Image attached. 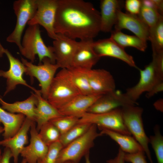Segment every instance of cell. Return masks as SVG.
I'll return each mask as SVG.
<instances>
[{
    "label": "cell",
    "instance_id": "cell-32",
    "mask_svg": "<svg viewBox=\"0 0 163 163\" xmlns=\"http://www.w3.org/2000/svg\"><path fill=\"white\" fill-rule=\"evenodd\" d=\"M150 143L155 152L157 163H163V137L161 133L159 126L154 129V135L149 138Z\"/></svg>",
    "mask_w": 163,
    "mask_h": 163
},
{
    "label": "cell",
    "instance_id": "cell-19",
    "mask_svg": "<svg viewBox=\"0 0 163 163\" xmlns=\"http://www.w3.org/2000/svg\"><path fill=\"white\" fill-rule=\"evenodd\" d=\"M34 121L26 117L20 128L15 135L0 141V145L11 151L14 163H18L19 156L25 145L28 143V133Z\"/></svg>",
    "mask_w": 163,
    "mask_h": 163
},
{
    "label": "cell",
    "instance_id": "cell-30",
    "mask_svg": "<svg viewBox=\"0 0 163 163\" xmlns=\"http://www.w3.org/2000/svg\"><path fill=\"white\" fill-rule=\"evenodd\" d=\"M39 131L40 138L48 146L59 141L61 135L58 129L50 121L43 125Z\"/></svg>",
    "mask_w": 163,
    "mask_h": 163
},
{
    "label": "cell",
    "instance_id": "cell-38",
    "mask_svg": "<svg viewBox=\"0 0 163 163\" xmlns=\"http://www.w3.org/2000/svg\"><path fill=\"white\" fill-rule=\"evenodd\" d=\"M163 91V81L160 82L155 85L148 92H146L145 96L150 98L158 92Z\"/></svg>",
    "mask_w": 163,
    "mask_h": 163
},
{
    "label": "cell",
    "instance_id": "cell-36",
    "mask_svg": "<svg viewBox=\"0 0 163 163\" xmlns=\"http://www.w3.org/2000/svg\"><path fill=\"white\" fill-rule=\"evenodd\" d=\"M145 155L143 151L133 153H125L124 160L131 163H147Z\"/></svg>",
    "mask_w": 163,
    "mask_h": 163
},
{
    "label": "cell",
    "instance_id": "cell-17",
    "mask_svg": "<svg viewBox=\"0 0 163 163\" xmlns=\"http://www.w3.org/2000/svg\"><path fill=\"white\" fill-rule=\"evenodd\" d=\"M94 41L93 39H88L81 40L78 42L71 67L87 70L92 69L101 58L94 50Z\"/></svg>",
    "mask_w": 163,
    "mask_h": 163
},
{
    "label": "cell",
    "instance_id": "cell-9",
    "mask_svg": "<svg viewBox=\"0 0 163 163\" xmlns=\"http://www.w3.org/2000/svg\"><path fill=\"white\" fill-rule=\"evenodd\" d=\"M58 4V0H37V11L27 24L41 25L50 38L56 39L57 34L55 32L54 24Z\"/></svg>",
    "mask_w": 163,
    "mask_h": 163
},
{
    "label": "cell",
    "instance_id": "cell-8",
    "mask_svg": "<svg viewBox=\"0 0 163 163\" xmlns=\"http://www.w3.org/2000/svg\"><path fill=\"white\" fill-rule=\"evenodd\" d=\"M89 123L122 134L131 136L123 122L120 108L103 113H86L79 118L78 123Z\"/></svg>",
    "mask_w": 163,
    "mask_h": 163
},
{
    "label": "cell",
    "instance_id": "cell-11",
    "mask_svg": "<svg viewBox=\"0 0 163 163\" xmlns=\"http://www.w3.org/2000/svg\"><path fill=\"white\" fill-rule=\"evenodd\" d=\"M4 54L8 58L10 66L8 71L0 70V76L6 79V89L4 95L14 89L18 85H24L35 92L37 90L29 85L23 78L26 71L24 65L14 57L8 49H5Z\"/></svg>",
    "mask_w": 163,
    "mask_h": 163
},
{
    "label": "cell",
    "instance_id": "cell-26",
    "mask_svg": "<svg viewBox=\"0 0 163 163\" xmlns=\"http://www.w3.org/2000/svg\"><path fill=\"white\" fill-rule=\"evenodd\" d=\"M67 69L73 84L81 94H94L89 84L88 75V70L73 67Z\"/></svg>",
    "mask_w": 163,
    "mask_h": 163
},
{
    "label": "cell",
    "instance_id": "cell-27",
    "mask_svg": "<svg viewBox=\"0 0 163 163\" xmlns=\"http://www.w3.org/2000/svg\"><path fill=\"white\" fill-rule=\"evenodd\" d=\"M110 37L122 47H133L137 50L144 52L147 47V42L134 35L125 34L121 31L112 30Z\"/></svg>",
    "mask_w": 163,
    "mask_h": 163
},
{
    "label": "cell",
    "instance_id": "cell-44",
    "mask_svg": "<svg viewBox=\"0 0 163 163\" xmlns=\"http://www.w3.org/2000/svg\"><path fill=\"white\" fill-rule=\"evenodd\" d=\"M85 163H91L89 156V153L86 155L85 156Z\"/></svg>",
    "mask_w": 163,
    "mask_h": 163
},
{
    "label": "cell",
    "instance_id": "cell-10",
    "mask_svg": "<svg viewBox=\"0 0 163 163\" xmlns=\"http://www.w3.org/2000/svg\"><path fill=\"white\" fill-rule=\"evenodd\" d=\"M129 99L125 93L114 90L102 95L89 108L87 112L94 114L107 113L128 105H138Z\"/></svg>",
    "mask_w": 163,
    "mask_h": 163
},
{
    "label": "cell",
    "instance_id": "cell-34",
    "mask_svg": "<svg viewBox=\"0 0 163 163\" xmlns=\"http://www.w3.org/2000/svg\"><path fill=\"white\" fill-rule=\"evenodd\" d=\"M63 148L59 141L48 146L47 152L40 163H56L59 155Z\"/></svg>",
    "mask_w": 163,
    "mask_h": 163
},
{
    "label": "cell",
    "instance_id": "cell-22",
    "mask_svg": "<svg viewBox=\"0 0 163 163\" xmlns=\"http://www.w3.org/2000/svg\"><path fill=\"white\" fill-rule=\"evenodd\" d=\"M38 103L36 94L33 93L26 100L12 103H8L0 97L2 107L11 113H21L35 122V110Z\"/></svg>",
    "mask_w": 163,
    "mask_h": 163
},
{
    "label": "cell",
    "instance_id": "cell-43",
    "mask_svg": "<svg viewBox=\"0 0 163 163\" xmlns=\"http://www.w3.org/2000/svg\"><path fill=\"white\" fill-rule=\"evenodd\" d=\"M5 49L0 42V57H2L4 54Z\"/></svg>",
    "mask_w": 163,
    "mask_h": 163
},
{
    "label": "cell",
    "instance_id": "cell-2",
    "mask_svg": "<svg viewBox=\"0 0 163 163\" xmlns=\"http://www.w3.org/2000/svg\"><path fill=\"white\" fill-rule=\"evenodd\" d=\"M21 54L33 63L36 56H38L39 64L45 57L49 58L51 62L56 63L52 46H47L41 37L39 26L37 24L29 25L24 34L22 42Z\"/></svg>",
    "mask_w": 163,
    "mask_h": 163
},
{
    "label": "cell",
    "instance_id": "cell-6",
    "mask_svg": "<svg viewBox=\"0 0 163 163\" xmlns=\"http://www.w3.org/2000/svg\"><path fill=\"white\" fill-rule=\"evenodd\" d=\"M21 61L26 68L25 73L31 79L35 77L39 82L40 90L42 97L47 100L51 83L57 69L60 68L56 63H52L47 57L44 58L41 64L35 65L23 57Z\"/></svg>",
    "mask_w": 163,
    "mask_h": 163
},
{
    "label": "cell",
    "instance_id": "cell-15",
    "mask_svg": "<svg viewBox=\"0 0 163 163\" xmlns=\"http://www.w3.org/2000/svg\"><path fill=\"white\" fill-rule=\"evenodd\" d=\"M114 27L116 30H128L146 42L149 40V28L137 15L119 11Z\"/></svg>",
    "mask_w": 163,
    "mask_h": 163
},
{
    "label": "cell",
    "instance_id": "cell-35",
    "mask_svg": "<svg viewBox=\"0 0 163 163\" xmlns=\"http://www.w3.org/2000/svg\"><path fill=\"white\" fill-rule=\"evenodd\" d=\"M153 63L155 72L158 77L163 80V51L152 53Z\"/></svg>",
    "mask_w": 163,
    "mask_h": 163
},
{
    "label": "cell",
    "instance_id": "cell-3",
    "mask_svg": "<svg viewBox=\"0 0 163 163\" xmlns=\"http://www.w3.org/2000/svg\"><path fill=\"white\" fill-rule=\"evenodd\" d=\"M79 94L72 81L68 69H62L51 83L47 100L58 110Z\"/></svg>",
    "mask_w": 163,
    "mask_h": 163
},
{
    "label": "cell",
    "instance_id": "cell-31",
    "mask_svg": "<svg viewBox=\"0 0 163 163\" xmlns=\"http://www.w3.org/2000/svg\"><path fill=\"white\" fill-rule=\"evenodd\" d=\"M138 16L149 29L154 27L163 17L156 10L142 5Z\"/></svg>",
    "mask_w": 163,
    "mask_h": 163
},
{
    "label": "cell",
    "instance_id": "cell-29",
    "mask_svg": "<svg viewBox=\"0 0 163 163\" xmlns=\"http://www.w3.org/2000/svg\"><path fill=\"white\" fill-rule=\"evenodd\" d=\"M149 41L152 53L163 51V17L153 27L149 29Z\"/></svg>",
    "mask_w": 163,
    "mask_h": 163
},
{
    "label": "cell",
    "instance_id": "cell-33",
    "mask_svg": "<svg viewBox=\"0 0 163 163\" xmlns=\"http://www.w3.org/2000/svg\"><path fill=\"white\" fill-rule=\"evenodd\" d=\"M79 118L71 116H63L50 121L59 131L61 135L78 123Z\"/></svg>",
    "mask_w": 163,
    "mask_h": 163
},
{
    "label": "cell",
    "instance_id": "cell-42",
    "mask_svg": "<svg viewBox=\"0 0 163 163\" xmlns=\"http://www.w3.org/2000/svg\"><path fill=\"white\" fill-rule=\"evenodd\" d=\"M153 106L155 109L161 112L163 111V100L162 98L156 101L154 104Z\"/></svg>",
    "mask_w": 163,
    "mask_h": 163
},
{
    "label": "cell",
    "instance_id": "cell-45",
    "mask_svg": "<svg viewBox=\"0 0 163 163\" xmlns=\"http://www.w3.org/2000/svg\"><path fill=\"white\" fill-rule=\"evenodd\" d=\"M4 131V129L3 127L0 126V134Z\"/></svg>",
    "mask_w": 163,
    "mask_h": 163
},
{
    "label": "cell",
    "instance_id": "cell-40",
    "mask_svg": "<svg viewBox=\"0 0 163 163\" xmlns=\"http://www.w3.org/2000/svg\"><path fill=\"white\" fill-rule=\"evenodd\" d=\"M12 157V155L10 150L8 148H5L2 155L0 163H9L10 159Z\"/></svg>",
    "mask_w": 163,
    "mask_h": 163
},
{
    "label": "cell",
    "instance_id": "cell-21",
    "mask_svg": "<svg viewBox=\"0 0 163 163\" xmlns=\"http://www.w3.org/2000/svg\"><path fill=\"white\" fill-rule=\"evenodd\" d=\"M123 1L118 0H102L100 2L101 31L111 32L116 22L118 11L121 10Z\"/></svg>",
    "mask_w": 163,
    "mask_h": 163
},
{
    "label": "cell",
    "instance_id": "cell-4",
    "mask_svg": "<svg viewBox=\"0 0 163 163\" xmlns=\"http://www.w3.org/2000/svg\"><path fill=\"white\" fill-rule=\"evenodd\" d=\"M97 126L92 124L88 131L82 136L63 147L60 151L56 163L70 161L79 163L84 156L89 153L94 145V141L102 135L97 131Z\"/></svg>",
    "mask_w": 163,
    "mask_h": 163
},
{
    "label": "cell",
    "instance_id": "cell-46",
    "mask_svg": "<svg viewBox=\"0 0 163 163\" xmlns=\"http://www.w3.org/2000/svg\"><path fill=\"white\" fill-rule=\"evenodd\" d=\"M21 163H27V162L24 159H23L22 160V161L21 162ZM37 163H40V161H38L37 162Z\"/></svg>",
    "mask_w": 163,
    "mask_h": 163
},
{
    "label": "cell",
    "instance_id": "cell-25",
    "mask_svg": "<svg viewBox=\"0 0 163 163\" xmlns=\"http://www.w3.org/2000/svg\"><path fill=\"white\" fill-rule=\"evenodd\" d=\"M99 129L102 135H105L109 136L118 144L120 148L125 153H133L143 151L141 145L131 136L122 134L106 129Z\"/></svg>",
    "mask_w": 163,
    "mask_h": 163
},
{
    "label": "cell",
    "instance_id": "cell-5",
    "mask_svg": "<svg viewBox=\"0 0 163 163\" xmlns=\"http://www.w3.org/2000/svg\"><path fill=\"white\" fill-rule=\"evenodd\" d=\"M120 109L123 122L127 129L142 147L150 163H153L149 146V138L144 127L143 108L136 105H128Z\"/></svg>",
    "mask_w": 163,
    "mask_h": 163
},
{
    "label": "cell",
    "instance_id": "cell-23",
    "mask_svg": "<svg viewBox=\"0 0 163 163\" xmlns=\"http://www.w3.org/2000/svg\"><path fill=\"white\" fill-rule=\"evenodd\" d=\"M35 93L38 98L35 113V122L37 124L36 128L38 132L44 124L53 119L63 116L47 100L42 97L40 90H37Z\"/></svg>",
    "mask_w": 163,
    "mask_h": 163
},
{
    "label": "cell",
    "instance_id": "cell-28",
    "mask_svg": "<svg viewBox=\"0 0 163 163\" xmlns=\"http://www.w3.org/2000/svg\"><path fill=\"white\" fill-rule=\"evenodd\" d=\"M92 124L78 123L68 131L61 135L59 141L63 147L79 138L89 129Z\"/></svg>",
    "mask_w": 163,
    "mask_h": 163
},
{
    "label": "cell",
    "instance_id": "cell-16",
    "mask_svg": "<svg viewBox=\"0 0 163 163\" xmlns=\"http://www.w3.org/2000/svg\"><path fill=\"white\" fill-rule=\"evenodd\" d=\"M30 139L29 144L24 146L20 155L27 163H37L42 160L46 155L48 149L47 145L40 138L34 121L30 129Z\"/></svg>",
    "mask_w": 163,
    "mask_h": 163
},
{
    "label": "cell",
    "instance_id": "cell-1",
    "mask_svg": "<svg viewBox=\"0 0 163 163\" xmlns=\"http://www.w3.org/2000/svg\"><path fill=\"white\" fill-rule=\"evenodd\" d=\"M54 29L73 39H93L101 31L100 12L89 2L58 0Z\"/></svg>",
    "mask_w": 163,
    "mask_h": 163
},
{
    "label": "cell",
    "instance_id": "cell-20",
    "mask_svg": "<svg viewBox=\"0 0 163 163\" xmlns=\"http://www.w3.org/2000/svg\"><path fill=\"white\" fill-rule=\"evenodd\" d=\"M102 95L96 94L78 95L58 110L63 116H73L80 118Z\"/></svg>",
    "mask_w": 163,
    "mask_h": 163
},
{
    "label": "cell",
    "instance_id": "cell-12",
    "mask_svg": "<svg viewBox=\"0 0 163 163\" xmlns=\"http://www.w3.org/2000/svg\"><path fill=\"white\" fill-rule=\"evenodd\" d=\"M78 42L63 34H57L52 46L56 63L60 68L68 69L71 66Z\"/></svg>",
    "mask_w": 163,
    "mask_h": 163
},
{
    "label": "cell",
    "instance_id": "cell-13",
    "mask_svg": "<svg viewBox=\"0 0 163 163\" xmlns=\"http://www.w3.org/2000/svg\"><path fill=\"white\" fill-rule=\"evenodd\" d=\"M139 71L140 78L138 83L127 88L124 93L129 99L136 102L143 93L148 92L156 84L163 81L156 73L152 62L144 69H139Z\"/></svg>",
    "mask_w": 163,
    "mask_h": 163
},
{
    "label": "cell",
    "instance_id": "cell-47",
    "mask_svg": "<svg viewBox=\"0 0 163 163\" xmlns=\"http://www.w3.org/2000/svg\"><path fill=\"white\" fill-rule=\"evenodd\" d=\"M1 156H2L1 150V149H0V159H1Z\"/></svg>",
    "mask_w": 163,
    "mask_h": 163
},
{
    "label": "cell",
    "instance_id": "cell-14",
    "mask_svg": "<svg viewBox=\"0 0 163 163\" xmlns=\"http://www.w3.org/2000/svg\"><path fill=\"white\" fill-rule=\"evenodd\" d=\"M93 47L94 51L100 58L109 56L116 58L131 67L137 68L133 56L110 37L94 41Z\"/></svg>",
    "mask_w": 163,
    "mask_h": 163
},
{
    "label": "cell",
    "instance_id": "cell-48",
    "mask_svg": "<svg viewBox=\"0 0 163 163\" xmlns=\"http://www.w3.org/2000/svg\"><path fill=\"white\" fill-rule=\"evenodd\" d=\"M64 163H73L70 161H67V162H65Z\"/></svg>",
    "mask_w": 163,
    "mask_h": 163
},
{
    "label": "cell",
    "instance_id": "cell-7",
    "mask_svg": "<svg viewBox=\"0 0 163 163\" xmlns=\"http://www.w3.org/2000/svg\"><path fill=\"white\" fill-rule=\"evenodd\" d=\"M13 9L17 18L14 28L7 37L6 41L14 43L20 50L21 38L25 26L34 15L37 9V0H18L14 2Z\"/></svg>",
    "mask_w": 163,
    "mask_h": 163
},
{
    "label": "cell",
    "instance_id": "cell-24",
    "mask_svg": "<svg viewBox=\"0 0 163 163\" xmlns=\"http://www.w3.org/2000/svg\"><path fill=\"white\" fill-rule=\"evenodd\" d=\"M25 117L23 114L11 113L0 107V124L2 123L4 126L2 134L4 139L11 138L15 135L20 128Z\"/></svg>",
    "mask_w": 163,
    "mask_h": 163
},
{
    "label": "cell",
    "instance_id": "cell-18",
    "mask_svg": "<svg viewBox=\"0 0 163 163\" xmlns=\"http://www.w3.org/2000/svg\"><path fill=\"white\" fill-rule=\"evenodd\" d=\"M90 85L94 94L103 95L115 90L114 79L111 73L104 69L88 71Z\"/></svg>",
    "mask_w": 163,
    "mask_h": 163
},
{
    "label": "cell",
    "instance_id": "cell-37",
    "mask_svg": "<svg viewBox=\"0 0 163 163\" xmlns=\"http://www.w3.org/2000/svg\"><path fill=\"white\" fill-rule=\"evenodd\" d=\"M142 6L141 0H126L125 2V8L127 13L138 15Z\"/></svg>",
    "mask_w": 163,
    "mask_h": 163
},
{
    "label": "cell",
    "instance_id": "cell-39",
    "mask_svg": "<svg viewBox=\"0 0 163 163\" xmlns=\"http://www.w3.org/2000/svg\"><path fill=\"white\" fill-rule=\"evenodd\" d=\"M125 153L119 148L116 156L113 158L107 160V163H125V161L124 160Z\"/></svg>",
    "mask_w": 163,
    "mask_h": 163
},
{
    "label": "cell",
    "instance_id": "cell-41",
    "mask_svg": "<svg viewBox=\"0 0 163 163\" xmlns=\"http://www.w3.org/2000/svg\"><path fill=\"white\" fill-rule=\"evenodd\" d=\"M155 9L161 15H163V1L162 0H152Z\"/></svg>",
    "mask_w": 163,
    "mask_h": 163
}]
</instances>
